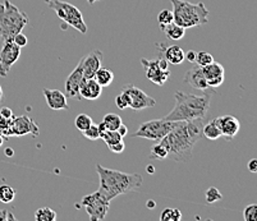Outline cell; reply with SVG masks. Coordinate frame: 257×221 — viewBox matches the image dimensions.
Here are the masks:
<instances>
[{
	"label": "cell",
	"mask_w": 257,
	"mask_h": 221,
	"mask_svg": "<svg viewBox=\"0 0 257 221\" xmlns=\"http://www.w3.org/2000/svg\"><path fill=\"white\" fill-rule=\"evenodd\" d=\"M212 62H214V57L210 53H206V51H198V53H196L195 63L197 66L205 67Z\"/></svg>",
	"instance_id": "4dcf8cb0"
},
{
	"label": "cell",
	"mask_w": 257,
	"mask_h": 221,
	"mask_svg": "<svg viewBox=\"0 0 257 221\" xmlns=\"http://www.w3.org/2000/svg\"><path fill=\"white\" fill-rule=\"evenodd\" d=\"M205 198H206L207 203L212 204V203H215V202L220 201V199L223 198V196H221L220 190H219L218 188L210 187L209 189L205 192Z\"/></svg>",
	"instance_id": "1f68e13d"
},
{
	"label": "cell",
	"mask_w": 257,
	"mask_h": 221,
	"mask_svg": "<svg viewBox=\"0 0 257 221\" xmlns=\"http://www.w3.org/2000/svg\"><path fill=\"white\" fill-rule=\"evenodd\" d=\"M184 57H186V59L188 60V62L195 63V59H196V51L189 50L188 53H184Z\"/></svg>",
	"instance_id": "7bdbcfd3"
},
{
	"label": "cell",
	"mask_w": 257,
	"mask_h": 221,
	"mask_svg": "<svg viewBox=\"0 0 257 221\" xmlns=\"http://www.w3.org/2000/svg\"><path fill=\"white\" fill-rule=\"evenodd\" d=\"M57 217V212L53 208H50V207L39 208L36 213H35V220L36 221H55Z\"/></svg>",
	"instance_id": "d4e9b609"
},
{
	"label": "cell",
	"mask_w": 257,
	"mask_h": 221,
	"mask_svg": "<svg viewBox=\"0 0 257 221\" xmlns=\"http://www.w3.org/2000/svg\"><path fill=\"white\" fill-rule=\"evenodd\" d=\"M204 118L188 122H177V125L160 141L168 150V157L177 162L191 159L195 145L202 138Z\"/></svg>",
	"instance_id": "6da1fadb"
},
{
	"label": "cell",
	"mask_w": 257,
	"mask_h": 221,
	"mask_svg": "<svg viewBox=\"0 0 257 221\" xmlns=\"http://www.w3.org/2000/svg\"><path fill=\"white\" fill-rule=\"evenodd\" d=\"M29 23V17L17 6L4 0L0 3V39L3 43L12 41L17 34L23 31Z\"/></svg>",
	"instance_id": "5b68a950"
},
{
	"label": "cell",
	"mask_w": 257,
	"mask_h": 221,
	"mask_svg": "<svg viewBox=\"0 0 257 221\" xmlns=\"http://www.w3.org/2000/svg\"><path fill=\"white\" fill-rule=\"evenodd\" d=\"M96 171L100 179V187L97 190L109 201L121 196V194L140 192L142 183H144L142 175L137 173L131 174L120 170H114V169H107L100 164H96Z\"/></svg>",
	"instance_id": "3957f363"
},
{
	"label": "cell",
	"mask_w": 257,
	"mask_h": 221,
	"mask_svg": "<svg viewBox=\"0 0 257 221\" xmlns=\"http://www.w3.org/2000/svg\"><path fill=\"white\" fill-rule=\"evenodd\" d=\"M161 221H179L182 220V212L178 208H165L160 213Z\"/></svg>",
	"instance_id": "f546056e"
},
{
	"label": "cell",
	"mask_w": 257,
	"mask_h": 221,
	"mask_svg": "<svg viewBox=\"0 0 257 221\" xmlns=\"http://www.w3.org/2000/svg\"><path fill=\"white\" fill-rule=\"evenodd\" d=\"M124 148H125V145L123 141H119L116 142V143H114V145L109 146V150L114 153H121L123 151H124Z\"/></svg>",
	"instance_id": "f35d334b"
},
{
	"label": "cell",
	"mask_w": 257,
	"mask_h": 221,
	"mask_svg": "<svg viewBox=\"0 0 257 221\" xmlns=\"http://www.w3.org/2000/svg\"><path fill=\"white\" fill-rule=\"evenodd\" d=\"M141 64L144 66L145 72H146L147 80L158 86H164L168 82V80H169L170 74H172V72L168 68L169 63L161 55L153 60L142 58Z\"/></svg>",
	"instance_id": "9c48e42d"
},
{
	"label": "cell",
	"mask_w": 257,
	"mask_h": 221,
	"mask_svg": "<svg viewBox=\"0 0 257 221\" xmlns=\"http://www.w3.org/2000/svg\"><path fill=\"white\" fill-rule=\"evenodd\" d=\"M12 41H13V43H15L17 46H20L21 49L25 48V46L27 45V43H29V40H27V36H26V35H23L22 32H20V34L16 35Z\"/></svg>",
	"instance_id": "8d00e7d4"
},
{
	"label": "cell",
	"mask_w": 257,
	"mask_h": 221,
	"mask_svg": "<svg viewBox=\"0 0 257 221\" xmlns=\"http://www.w3.org/2000/svg\"><path fill=\"white\" fill-rule=\"evenodd\" d=\"M216 94L215 88L204 91L202 95H193L183 91H177L174 94L175 105L173 110L163 119L168 122H188L201 119L206 116L210 109L211 97Z\"/></svg>",
	"instance_id": "7a4b0ae2"
},
{
	"label": "cell",
	"mask_w": 257,
	"mask_h": 221,
	"mask_svg": "<svg viewBox=\"0 0 257 221\" xmlns=\"http://www.w3.org/2000/svg\"><path fill=\"white\" fill-rule=\"evenodd\" d=\"M39 133V125H37L29 115L13 116L11 119L8 132H7L6 134V139L11 138V137L27 136V134H32L34 137H37Z\"/></svg>",
	"instance_id": "8fae6325"
},
{
	"label": "cell",
	"mask_w": 257,
	"mask_h": 221,
	"mask_svg": "<svg viewBox=\"0 0 257 221\" xmlns=\"http://www.w3.org/2000/svg\"><path fill=\"white\" fill-rule=\"evenodd\" d=\"M104 58L102 53L100 50H92L91 53H88L86 57H83L82 59V69H83V77L85 78H92L95 76V73L97 72V69L101 67V60Z\"/></svg>",
	"instance_id": "9a60e30c"
},
{
	"label": "cell",
	"mask_w": 257,
	"mask_h": 221,
	"mask_svg": "<svg viewBox=\"0 0 257 221\" xmlns=\"http://www.w3.org/2000/svg\"><path fill=\"white\" fill-rule=\"evenodd\" d=\"M174 23L183 29H193L209 22V9L204 3H189L187 0H170Z\"/></svg>",
	"instance_id": "277c9868"
},
{
	"label": "cell",
	"mask_w": 257,
	"mask_h": 221,
	"mask_svg": "<svg viewBox=\"0 0 257 221\" xmlns=\"http://www.w3.org/2000/svg\"><path fill=\"white\" fill-rule=\"evenodd\" d=\"M4 141H6V139H4V137L2 136V134H0V147H2V146H3Z\"/></svg>",
	"instance_id": "c3c4849f"
},
{
	"label": "cell",
	"mask_w": 257,
	"mask_h": 221,
	"mask_svg": "<svg viewBox=\"0 0 257 221\" xmlns=\"http://www.w3.org/2000/svg\"><path fill=\"white\" fill-rule=\"evenodd\" d=\"M16 198V190L8 184H0V202L12 203Z\"/></svg>",
	"instance_id": "484cf974"
},
{
	"label": "cell",
	"mask_w": 257,
	"mask_h": 221,
	"mask_svg": "<svg viewBox=\"0 0 257 221\" xmlns=\"http://www.w3.org/2000/svg\"><path fill=\"white\" fill-rule=\"evenodd\" d=\"M146 206H147V208H155L156 203H155V201H153V199H149Z\"/></svg>",
	"instance_id": "bcb514c9"
},
{
	"label": "cell",
	"mask_w": 257,
	"mask_h": 221,
	"mask_svg": "<svg viewBox=\"0 0 257 221\" xmlns=\"http://www.w3.org/2000/svg\"><path fill=\"white\" fill-rule=\"evenodd\" d=\"M161 31L165 32V35H167L169 40L174 41L182 40L184 37V34H186V29H183V27H181V26L174 22L169 23V25L164 26V27H161Z\"/></svg>",
	"instance_id": "44dd1931"
},
{
	"label": "cell",
	"mask_w": 257,
	"mask_h": 221,
	"mask_svg": "<svg viewBox=\"0 0 257 221\" xmlns=\"http://www.w3.org/2000/svg\"><path fill=\"white\" fill-rule=\"evenodd\" d=\"M83 137H86L87 139L90 141H97L100 139V132H99V128H97V124H91L90 128H87L86 131L82 132Z\"/></svg>",
	"instance_id": "836d02e7"
},
{
	"label": "cell",
	"mask_w": 257,
	"mask_h": 221,
	"mask_svg": "<svg viewBox=\"0 0 257 221\" xmlns=\"http://www.w3.org/2000/svg\"><path fill=\"white\" fill-rule=\"evenodd\" d=\"M43 94L45 96L46 104L51 110H67L68 109V101L67 96L59 90H51V88H44Z\"/></svg>",
	"instance_id": "e0dca14e"
},
{
	"label": "cell",
	"mask_w": 257,
	"mask_h": 221,
	"mask_svg": "<svg viewBox=\"0 0 257 221\" xmlns=\"http://www.w3.org/2000/svg\"><path fill=\"white\" fill-rule=\"evenodd\" d=\"M3 100V88H2V85H0V101Z\"/></svg>",
	"instance_id": "681fc988"
},
{
	"label": "cell",
	"mask_w": 257,
	"mask_h": 221,
	"mask_svg": "<svg viewBox=\"0 0 257 221\" xmlns=\"http://www.w3.org/2000/svg\"><path fill=\"white\" fill-rule=\"evenodd\" d=\"M116 131H118L119 134H120V136L123 137V138H124V137L127 136V133H128V128H127V125H124V124H123V123H121L120 127H119L118 129H116Z\"/></svg>",
	"instance_id": "ee69618b"
},
{
	"label": "cell",
	"mask_w": 257,
	"mask_h": 221,
	"mask_svg": "<svg viewBox=\"0 0 257 221\" xmlns=\"http://www.w3.org/2000/svg\"><path fill=\"white\" fill-rule=\"evenodd\" d=\"M0 114H2L4 118H7V119H12V118L15 116V114H13L12 109H9V108H2L0 109Z\"/></svg>",
	"instance_id": "60d3db41"
},
{
	"label": "cell",
	"mask_w": 257,
	"mask_h": 221,
	"mask_svg": "<svg viewBox=\"0 0 257 221\" xmlns=\"http://www.w3.org/2000/svg\"><path fill=\"white\" fill-rule=\"evenodd\" d=\"M243 218L246 221H256L257 218V204L252 203L243 210Z\"/></svg>",
	"instance_id": "e575fe53"
},
{
	"label": "cell",
	"mask_w": 257,
	"mask_h": 221,
	"mask_svg": "<svg viewBox=\"0 0 257 221\" xmlns=\"http://www.w3.org/2000/svg\"><path fill=\"white\" fill-rule=\"evenodd\" d=\"M93 120L90 115L87 114H79V115L76 116V120H74V124H76V128L78 129L81 133L83 131H86L87 128H90V125L92 124Z\"/></svg>",
	"instance_id": "4316f807"
},
{
	"label": "cell",
	"mask_w": 257,
	"mask_h": 221,
	"mask_svg": "<svg viewBox=\"0 0 257 221\" xmlns=\"http://www.w3.org/2000/svg\"><path fill=\"white\" fill-rule=\"evenodd\" d=\"M102 123H104V125L106 129H110V131H116V129L120 127V124L123 122H121V118L118 115V114L107 113L106 115L102 118Z\"/></svg>",
	"instance_id": "cb8c5ba5"
},
{
	"label": "cell",
	"mask_w": 257,
	"mask_h": 221,
	"mask_svg": "<svg viewBox=\"0 0 257 221\" xmlns=\"http://www.w3.org/2000/svg\"><path fill=\"white\" fill-rule=\"evenodd\" d=\"M248 170L251 171V173H257V160L256 159H252L249 160L248 162Z\"/></svg>",
	"instance_id": "b9f144b4"
},
{
	"label": "cell",
	"mask_w": 257,
	"mask_h": 221,
	"mask_svg": "<svg viewBox=\"0 0 257 221\" xmlns=\"http://www.w3.org/2000/svg\"><path fill=\"white\" fill-rule=\"evenodd\" d=\"M175 125H177V122H168V120H164L163 118L161 119L150 120V122L142 123L139 129L132 136L133 138L137 137V138H145L154 142H159L161 138H164Z\"/></svg>",
	"instance_id": "52a82bcc"
},
{
	"label": "cell",
	"mask_w": 257,
	"mask_h": 221,
	"mask_svg": "<svg viewBox=\"0 0 257 221\" xmlns=\"http://www.w3.org/2000/svg\"><path fill=\"white\" fill-rule=\"evenodd\" d=\"M81 203L87 211L91 221H102L106 217L109 208H110V201L105 196H102L99 190L83 197Z\"/></svg>",
	"instance_id": "ba28073f"
},
{
	"label": "cell",
	"mask_w": 257,
	"mask_h": 221,
	"mask_svg": "<svg viewBox=\"0 0 257 221\" xmlns=\"http://www.w3.org/2000/svg\"><path fill=\"white\" fill-rule=\"evenodd\" d=\"M16 220V216L7 210H0V221Z\"/></svg>",
	"instance_id": "ab89813d"
},
{
	"label": "cell",
	"mask_w": 257,
	"mask_h": 221,
	"mask_svg": "<svg viewBox=\"0 0 257 221\" xmlns=\"http://www.w3.org/2000/svg\"><path fill=\"white\" fill-rule=\"evenodd\" d=\"M115 105L116 108L120 109V110H125V109H128V102L127 100L124 99V96L123 95H118V96L115 97Z\"/></svg>",
	"instance_id": "74e56055"
},
{
	"label": "cell",
	"mask_w": 257,
	"mask_h": 221,
	"mask_svg": "<svg viewBox=\"0 0 257 221\" xmlns=\"http://www.w3.org/2000/svg\"><path fill=\"white\" fill-rule=\"evenodd\" d=\"M96 2H99V0H87V3L91 4V6H93V4L96 3Z\"/></svg>",
	"instance_id": "f907efd6"
},
{
	"label": "cell",
	"mask_w": 257,
	"mask_h": 221,
	"mask_svg": "<svg viewBox=\"0 0 257 221\" xmlns=\"http://www.w3.org/2000/svg\"><path fill=\"white\" fill-rule=\"evenodd\" d=\"M102 94V87L93 78H83L79 87L81 100H97Z\"/></svg>",
	"instance_id": "d6986e66"
},
{
	"label": "cell",
	"mask_w": 257,
	"mask_h": 221,
	"mask_svg": "<svg viewBox=\"0 0 257 221\" xmlns=\"http://www.w3.org/2000/svg\"><path fill=\"white\" fill-rule=\"evenodd\" d=\"M92 78L96 81V82L99 83L102 88H104V87H107V86H110L111 83H113L114 73L110 71V69L102 68V67H100Z\"/></svg>",
	"instance_id": "603a6c76"
},
{
	"label": "cell",
	"mask_w": 257,
	"mask_h": 221,
	"mask_svg": "<svg viewBox=\"0 0 257 221\" xmlns=\"http://www.w3.org/2000/svg\"><path fill=\"white\" fill-rule=\"evenodd\" d=\"M83 69H82V60H79L78 66L73 69L71 74L67 77L64 83V94L67 99H76L81 100L79 96V87L83 81Z\"/></svg>",
	"instance_id": "4fadbf2b"
},
{
	"label": "cell",
	"mask_w": 257,
	"mask_h": 221,
	"mask_svg": "<svg viewBox=\"0 0 257 221\" xmlns=\"http://www.w3.org/2000/svg\"><path fill=\"white\" fill-rule=\"evenodd\" d=\"M44 2H45V3H49V2H50V0H44Z\"/></svg>",
	"instance_id": "816d5d0a"
},
{
	"label": "cell",
	"mask_w": 257,
	"mask_h": 221,
	"mask_svg": "<svg viewBox=\"0 0 257 221\" xmlns=\"http://www.w3.org/2000/svg\"><path fill=\"white\" fill-rule=\"evenodd\" d=\"M158 22H159V25H160V27H164V26L174 22L173 12L168 11V9H163V11H161L158 16Z\"/></svg>",
	"instance_id": "d6a6232c"
},
{
	"label": "cell",
	"mask_w": 257,
	"mask_h": 221,
	"mask_svg": "<svg viewBox=\"0 0 257 221\" xmlns=\"http://www.w3.org/2000/svg\"><path fill=\"white\" fill-rule=\"evenodd\" d=\"M4 152H6V155L8 156V157H13V156H15V150L11 147H7Z\"/></svg>",
	"instance_id": "f6af8a7d"
},
{
	"label": "cell",
	"mask_w": 257,
	"mask_h": 221,
	"mask_svg": "<svg viewBox=\"0 0 257 221\" xmlns=\"http://www.w3.org/2000/svg\"><path fill=\"white\" fill-rule=\"evenodd\" d=\"M147 173H149V174L155 173V167H154L153 165H149V166H147Z\"/></svg>",
	"instance_id": "7dc6e473"
},
{
	"label": "cell",
	"mask_w": 257,
	"mask_h": 221,
	"mask_svg": "<svg viewBox=\"0 0 257 221\" xmlns=\"http://www.w3.org/2000/svg\"><path fill=\"white\" fill-rule=\"evenodd\" d=\"M183 81L186 83H188L192 88H196V90L206 91L210 88L209 86H207L205 76L204 73H202V68H201L200 66L193 67V68L189 69L188 72H186Z\"/></svg>",
	"instance_id": "ac0fdd59"
},
{
	"label": "cell",
	"mask_w": 257,
	"mask_h": 221,
	"mask_svg": "<svg viewBox=\"0 0 257 221\" xmlns=\"http://www.w3.org/2000/svg\"><path fill=\"white\" fill-rule=\"evenodd\" d=\"M202 136L206 137L210 141H216L221 137V131L219 128L218 120L212 119L209 123H205L202 128Z\"/></svg>",
	"instance_id": "7402d4cb"
},
{
	"label": "cell",
	"mask_w": 257,
	"mask_h": 221,
	"mask_svg": "<svg viewBox=\"0 0 257 221\" xmlns=\"http://www.w3.org/2000/svg\"><path fill=\"white\" fill-rule=\"evenodd\" d=\"M121 95L127 100L128 108H131L135 111L154 108L156 105V100L154 97L149 96L145 91L136 87V86L131 85V83L123 86V88H121Z\"/></svg>",
	"instance_id": "30bf717a"
},
{
	"label": "cell",
	"mask_w": 257,
	"mask_h": 221,
	"mask_svg": "<svg viewBox=\"0 0 257 221\" xmlns=\"http://www.w3.org/2000/svg\"><path fill=\"white\" fill-rule=\"evenodd\" d=\"M163 58L169 64H173V66H179V64H182L186 60L184 51L182 50V48H179L177 45H172L163 49Z\"/></svg>",
	"instance_id": "ffe728a7"
},
{
	"label": "cell",
	"mask_w": 257,
	"mask_h": 221,
	"mask_svg": "<svg viewBox=\"0 0 257 221\" xmlns=\"http://www.w3.org/2000/svg\"><path fill=\"white\" fill-rule=\"evenodd\" d=\"M100 139H102V141L106 143L107 147H109V146L114 145V143H116V142L123 141V137L119 134L118 131H110V129H106V131L101 134Z\"/></svg>",
	"instance_id": "83f0119b"
},
{
	"label": "cell",
	"mask_w": 257,
	"mask_h": 221,
	"mask_svg": "<svg viewBox=\"0 0 257 221\" xmlns=\"http://www.w3.org/2000/svg\"><path fill=\"white\" fill-rule=\"evenodd\" d=\"M21 48L13 41L3 43V48L0 50V77H7L11 72L12 67L20 59Z\"/></svg>",
	"instance_id": "7c38bea8"
},
{
	"label": "cell",
	"mask_w": 257,
	"mask_h": 221,
	"mask_svg": "<svg viewBox=\"0 0 257 221\" xmlns=\"http://www.w3.org/2000/svg\"><path fill=\"white\" fill-rule=\"evenodd\" d=\"M219 128L221 131V137H225L228 141L234 138L240 129L239 120L233 115H223L216 118Z\"/></svg>",
	"instance_id": "2e32d148"
},
{
	"label": "cell",
	"mask_w": 257,
	"mask_h": 221,
	"mask_svg": "<svg viewBox=\"0 0 257 221\" xmlns=\"http://www.w3.org/2000/svg\"><path fill=\"white\" fill-rule=\"evenodd\" d=\"M9 124H11V119H7L0 114V134L4 137V139H6V134L9 129Z\"/></svg>",
	"instance_id": "d590c367"
},
{
	"label": "cell",
	"mask_w": 257,
	"mask_h": 221,
	"mask_svg": "<svg viewBox=\"0 0 257 221\" xmlns=\"http://www.w3.org/2000/svg\"><path fill=\"white\" fill-rule=\"evenodd\" d=\"M48 4L50 9L57 13L58 18L62 20L65 25L73 27L81 34H87V25L83 20V15L77 7L67 2H62V0H50Z\"/></svg>",
	"instance_id": "8992f818"
},
{
	"label": "cell",
	"mask_w": 257,
	"mask_h": 221,
	"mask_svg": "<svg viewBox=\"0 0 257 221\" xmlns=\"http://www.w3.org/2000/svg\"><path fill=\"white\" fill-rule=\"evenodd\" d=\"M201 68H202V73H204L205 80L210 88H218L219 86L223 85L224 80H225V69L220 63H216L214 60L212 63L205 67H201Z\"/></svg>",
	"instance_id": "5bb4252c"
},
{
	"label": "cell",
	"mask_w": 257,
	"mask_h": 221,
	"mask_svg": "<svg viewBox=\"0 0 257 221\" xmlns=\"http://www.w3.org/2000/svg\"><path fill=\"white\" fill-rule=\"evenodd\" d=\"M151 159L165 160L168 157V150L161 142H155V145L151 147Z\"/></svg>",
	"instance_id": "f1b7e54d"
}]
</instances>
